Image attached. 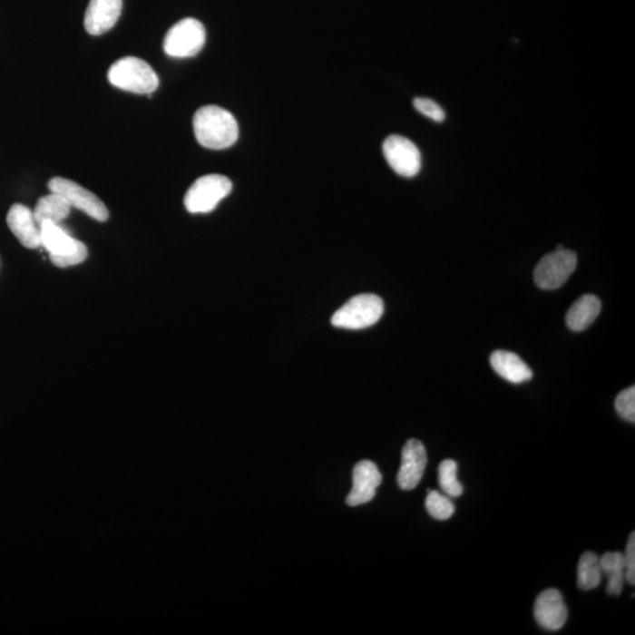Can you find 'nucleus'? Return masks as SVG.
<instances>
[{"label": "nucleus", "mask_w": 635, "mask_h": 635, "mask_svg": "<svg viewBox=\"0 0 635 635\" xmlns=\"http://www.w3.org/2000/svg\"><path fill=\"white\" fill-rule=\"evenodd\" d=\"M193 130L198 142L206 149L224 150L236 144L239 127L236 118L220 106L200 107L194 114Z\"/></svg>", "instance_id": "obj_1"}, {"label": "nucleus", "mask_w": 635, "mask_h": 635, "mask_svg": "<svg viewBox=\"0 0 635 635\" xmlns=\"http://www.w3.org/2000/svg\"><path fill=\"white\" fill-rule=\"evenodd\" d=\"M107 78L118 89L150 97L159 86V78L152 67L136 57H125L113 63Z\"/></svg>", "instance_id": "obj_2"}, {"label": "nucleus", "mask_w": 635, "mask_h": 635, "mask_svg": "<svg viewBox=\"0 0 635 635\" xmlns=\"http://www.w3.org/2000/svg\"><path fill=\"white\" fill-rule=\"evenodd\" d=\"M384 315L381 298L372 293L351 298L332 316L333 327L345 329H363L378 323Z\"/></svg>", "instance_id": "obj_3"}, {"label": "nucleus", "mask_w": 635, "mask_h": 635, "mask_svg": "<svg viewBox=\"0 0 635 635\" xmlns=\"http://www.w3.org/2000/svg\"><path fill=\"white\" fill-rule=\"evenodd\" d=\"M232 182L221 174H208L193 182L185 194L184 204L190 213H209L228 197Z\"/></svg>", "instance_id": "obj_4"}, {"label": "nucleus", "mask_w": 635, "mask_h": 635, "mask_svg": "<svg viewBox=\"0 0 635 635\" xmlns=\"http://www.w3.org/2000/svg\"><path fill=\"white\" fill-rule=\"evenodd\" d=\"M204 25L194 18H185L174 24L165 35L164 51L173 58L194 57L205 45Z\"/></svg>", "instance_id": "obj_5"}, {"label": "nucleus", "mask_w": 635, "mask_h": 635, "mask_svg": "<svg viewBox=\"0 0 635 635\" xmlns=\"http://www.w3.org/2000/svg\"><path fill=\"white\" fill-rule=\"evenodd\" d=\"M577 268V256L571 249H555L546 254L534 269V281L540 288L557 289L569 280Z\"/></svg>", "instance_id": "obj_6"}, {"label": "nucleus", "mask_w": 635, "mask_h": 635, "mask_svg": "<svg viewBox=\"0 0 635 635\" xmlns=\"http://www.w3.org/2000/svg\"><path fill=\"white\" fill-rule=\"evenodd\" d=\"M49 189L51 192L61 194L65 198L71 208L81 210L94 220L104 222L109 220V210L104 202L77 182L66 178L54 177L49 181Z\"/></svg>", "instance_id": "obj_7"}, {"label": "nucleus", "mask_w": 635, "mask_h": 635, "mask_svg": "<svg viewBox=\"0 0 635 635\" xmlns=\"http://www.w3.org/2000/svg\"><path fill=\"white\" fill-rule=\"evenodd\" d=\"M385 159L399 176L411 178L422 169V153L406 137L393 134L383 144Z\"/></svg>", "instance_id": "obj_8"}, {"label": "nucleus", "mask_w": 635, "mask_h": 635, "mask_svg": "<svg viewBox=\"0 0 635 635\" xmlns=\"http://www.w3.org/2000/svg\"><path fill=\"white\" fill-rule=\"evenodd\" d=\"M427 465V454L422 442L410 439L403 448L402 466L396 482L404 491L415 490L422 482Z\"/></svg>", "instance_id": "obj_9"}, {"label": "nucleus", "mask_w": 635, "mask_h": 635, "mask_svg": "<svg viewBox=\"0 0 635 635\" xmlns=\"http://www.w3.org/2000/svg\"><path fill=\"white\" fill-rule=\"evenodd\" d=\"M383 476L376 464L371 460H361L353 468V486L347 495V505L353 507L370 503L376 497Z\"/></svg>", "instance_id": "obj_10"}, {"label": "nucleus", "mask_w": 635, "mask_h": 635, "mask_svg": "<svg viewBox=\"0 0 635 635\" xmlns=\"http://www.w3.org/2000/svg\"><path fill=\"white\" fill-rule=\"evenodd\" d=\"M567 607L561 591L550 589L539 594L534 603V618L547 630L562 629L567 621Z\"/></svg>", "instance_id": "obj_11"}, {"label": "nucleus", "mask_w": 635, "mask_h": 635, "mask_svg": "<svg viewBox=\"0 0 635 635\" xmlns=\"http://www.w3.org/2000/svg\"><path fill=\"white\" fill-rule=\"evenodd\" d=\"M6 221L11 232L24 248L37 249L42 246L41 226L35 221L34 212L27 206L12 205Z\"/></svg>", "instance_id": "obj_12"}, {"label": "nucleus", "mask_w": 635, "mask_h": 635, "mask_svg": "<svg viewBox=\"0 0 635 635\" xmlns=\"http://www.w3.org/2000/svg\"><path fill=\"white\" fill-rule=\"evenodd\" d=\"M122 9V0H91L87 6L84 25L93 35L105 34L112 29Z\"/></svg>", "instance_id": "obj_13"}, {"label": "nucleus", "mask_w": 635, "mask_h": 635, "mask_svg": "<svg viewBox=\"0 0 635 635\" xmlns=\"http://www.w3.org/2000/svg\"><path fill=\"white\" fill-rule=\"evenodd\" d=\"M490 361L493 370L510 383H525L533 376V372L527 366L525 361L515 353L499 349V351L492 353Z\"/></svg>", "instance_id": "obj_14"}, {"label": "nucleus", "mask_w": 635, "mask_h": 635, "mask_svg": "<svg viewBox=\"0 0 635 635\" xmlns=\"http://www.w3.org/2000/svg\"><path fill=\"white\" fill-rule=\"evenodd\" d=\"M601 311V303L598 297L585 295L572 305L566 315V324L572 331L581 332L590 327Z\"/></svg>", "instance_id": "obj_15"}, {"label": "nucleus", "mask_w": 635, "mask_h": 635, "mask_svg": "<svg viewBox=\"0 0 635 635\" xmlns=\"http://www.w3.org/2000/svg\"><path fill=\"white\" fill-rule=\"evenodd\" d=\"M41 236L42 245L49 252L50 258L65 256L81 243L64 231L61 225L53 222L41 225Z\"/></svg>", "instance_id": "obj_16"}, {"label": "nucleus", "mask_w": 635, "mask_h": 635, "mask_svg": "<svg viewBox=\"0 0 635 635\" xmlns=\"http://www.w3.org/2000/svg\"><path fill=\"white\" fill-rule=\"evenodd\" d=\"M71 206L61 194L51 192L38 200L34 210L35 221L41 226L44 222L61 224L69 217Z\"/></svg>", "instance_id": "obj_17"}, {"label": "nucleus", "mask_w": 635, "mask_h": 635, "mask_svg": "<svg viewBox=\"0 0 635 635\" xmlns=\"http://www.w3.org/2000/svg\"><path fill=\"white\" fill-rule=\"evenodd\" d=\"M599 561H601L602 573L609 577L607 593L620 595L626 582L625 554L620 552H607L599 558Z\"/></svg>", "instance_id": "obj_18"}, {"label": "nucleus", "mask_w": 635, "mask_h": 635, "mask_svg": "<svg viewBox=\"0 0 635 635\" xmlns=\"http://www.w3.org/2000/svg\"><path fill=\"white\" fill-rule=\"evenodd\" d=\"M602 571L601 561L593 552H586L578 563V586L583 591H590L601 585Z\"/></svg>", "instance_id": "obj_19"}, {"label": "nucleus", "mask_w": 635, "mask_h": 635, "mask_svg": "<svg viewBox=\"0 0 635 635\" xmlns=\"http://www.w3.org/2000/svg\"><path fill=\"white\" fill-rule=\"evenodd\" d=\"M458 464L452 459L444 460L439 465V484L448 497L458 498L464 488L458 480Z\"/></svg>", "instance_id": "obj_20"}, {"label": "nucleus", "mask_w": 635, "mask_h": 635, "mask_svg": "<svg viewBox=\"0 0 635 635\" xmlns=\"http://www.w3.org/2000/svg\"><path fill=\"white\" fill-rule=\"evenodd\" d=\"M425 506L428 514L436 520H447L454 514V505L446 495H443L436 491H428Z\"/></svg>", "instance_id": "obj_21"}, {"label": "nucleus", "mask_w": 635, "mask_h": 635, "mask_svg": "<svg viewBox=\"0 0 635 635\" xmlns=\"http://www.w3.org/2000/svg\"><path fill=\"white\" fill-rule=\"evenodd\" d=\"M615 410L618 415L627 420V422H635V387L626 388L625 391L619 393L615 399Z\"/></svg>", "instance_id": "obj_22"}, {"label": "nucleus", "mask_w": 635, "mask_h": 635, "mask_svg": "<svg viewBox=\"0 0 635 635\" xmlns=\"http://www.w3.org/2000/svg\"><path fill=\"white\" fill-rule=\"evenodd\" d=\"M87 256H89V249H87L85 244L82 243L81 241V244H79L77 248L73 249V251H71L63 257L50 258V259L53 261L54 266H57V268L66 269L71 268V266L84 263Z\"/></svg>", "instance_id": "obj_23"}, {"label": "nucleus", "mask_w": 635, "mask_h": 635, "mask_svg": "<svg viewBox=\"0 0 635 635\" xmlns=\"http://www.w3.org/2000/svg\"><path fill=\"white\" fill-rule=\"evenodd\" d=\"M413 105H415V110L418 111V112L436 122H443L444 121V117H446L444 116L443 107L436 104V103L432 101V99L415 98V101H413Z\"/></svg>", "instance_id": "obj_24"}, {"label": "nucleus", "mask_w": 635, "mask_h": 635, "mask_svg": "<svg viewBox=\"0 0 635 635\" xmlns=\"http://www.w3.org/2000/svg\"><path fill=\"white\" fill-rule=\"evenodd\" d=\"M626 562V581L634 585L635 583V533L630 535L629 543L625 553Z\"/></svg>", "instance_id": "obj_25"}]
</instances>
